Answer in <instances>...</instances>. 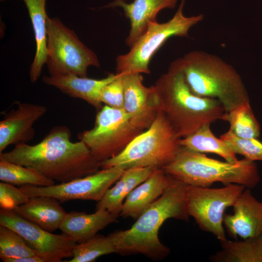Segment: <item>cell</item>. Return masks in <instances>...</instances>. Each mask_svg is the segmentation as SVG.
I'll return each instance as SVG.
<instances>
[{
  "label": "cell",
  "instance_id": "6da1fadb",
  "mask_svg": "<svg viewBox=\"0 0 262 262\" xmlns=\"http://www.w3.org/2000/svg\"><path fill=\"white\" fill-rule=\"evenodd\" d=\"M71 135L67 127L55 126L40 142L16 144L11 150L0 153V160L30 167L60 183L98 171L100 163L82 141H71Z\"/></svg>",
  "mask_w": 262,
  "mask_h": 262
},
{
  "label": "cell",
  "instance_id": "7a4b0ae2",
  "mask_svg": "<svg viewBox=\"0 0 262 262\" xmlns=\"http://www.w3.org/2000/svg\"><path fill=\"white\" fill-rule=\"evenodd\" d=\"M186 186L170 176L163 194L136 219L130 229L109 234L117 253L122 255L139 253L158 261L167 256L170 249L160 241L159 230L167 219L189 220Z\"/></svg>",
  "mask_w": 262,
  "mask_h": 262
},
{
  "label": "cell",
  "instance_id": "3957f363",
  "mask_svg": "<svg viewBox=\"0 0 262 262\" xmlns=\"http://www.w3.org/2000/svg\"><path fill=\"white\" fill-rule=\"evenodd\" d=\"M154 87L159 110L164 113L181 138L206 124L221 120L225 113L217 99L200 97L192 92L182 70L180 58L170 64Z\"/></svg>",
  "mask_w": 262,
  "mask_h": 262
},
{
  "label": "cell",
  "instance_id": "277c9868",
  "mask_svg": "<svg viewBox=\"0 0 262 262\" xmlns=\"http://www.w3.org/2000/svg\"><path fill=\"white\" fill-rule=\"evenodd\" d=\"M180 60L185 80L196 95L217 99L226 113L249 103L240 75L219 56L202 50H193Z\"/></svg>",
  "mask_w": 262,
  "mask_h": 262
},
{
  "label": "cell",
  "instance_id": "5b68a950",
  "mask_svg": "<svg viewBox=\"0 0 262 262\" xmlns=\"http://www.w3.org/2000/svg\"><path fill=\"white\" fill-rule=\"evenodd\" d=\"M162 169L172 178L196 186L210 187L219 182L252 189L260 180L255 162L245 158L234 163L223 162L182 146L175 159Z\"/></svg>",
  "mask_w": 262,
  "mask_h": 262
},
{
  "label": "cell",
  "instance_id": "8992f818",
  "mask_svg": "<svg viewBox=\"0 0 262 262\" xmlns=\"http://www.w3.org/2000/svg\"><path fill=\"white\" fill-rule=\"evenodd\" d=\"M181 139L164 113L159 110L150 126L136 136L119 154L101 162L100 168H163L177 156L181 147Z\"/></svg>",
  "mask_w": 262,
  "mask_h": 262
},
{
  "label": "cell",
  "instance_id": "52a82bcc",
  "mask_svg": "<svg viewBox=\"0 0 262 262\" xmlns=\"http://www.w3.org/2000/svg\"><path fill=\"white\" fill-rule=\"evenodd\" d=\"M184 2L185 0H181L174 16L167 22L148 23L146 31L131 47L130 50L116 58V73L149 74L148 65L151 58L168 38L188 36L190 29L201 21L203 16H185L183 14Z\"/></svg>",
  "mask_w": 262,
  "mask_h": 262
},
{
  "label": "cell",
  "instance_id": "ba28073f",
  "mask_svg": "<svg viewBox=\"0 0 262 262\" xmlns=\"http://www.w3.org/2000/svg\"><path fill=\"white\" fill-rule=\"evenodd\" d=\"M46 64L49 75L87 77L90 66L100 67L97 55L57 17H48Z\"/></svg>",
  "mask_w": 262,
  "mask_h": 262
},
{
  "label": "cell",
  "instance_id": "9c48e42d",
  "mask_svg": "<svg viewBox=\"0 0 262 262\" xmlns=\"http://www.w3.org/2000/svg\"><path fill=\"white\" fill-rule=\"evenodd\" d=\"M143 131L136 128L125 110L105 105L97 113L90 130L78 134L100 163L116 156Z\"/></svg>",
  "mask_w": 262,
  "mask_h": 262
},
{
  "label": "cell",
  "instance_id": "30bf717a",
  "mask_svg": "<svg viewBox=\"0 0 262 262\" xmlns=\"http://www.w3.org/2000/svg\"><path fill=\"white\" fill-rule=\"evenodd\" d=\"M246 189L242 185L230 183L219 188L187 185V207L190 216L200 229L212 233L218 240L226 238L223 218L226 209L233 206Z\"/></svg>",
  "mask_w": 262,
  "mask_h": 262
},
{
  "label": "cell",
  "instance_id": "8fae6325",
  "mask_svg": "<svg viewBox=\"0 0 262 262\" xmlns=\"http://www.w3.org/2000/svg\"><path fill=\"white\" fill-rule=\"evenodd\" d=\"M125 169L118 166L97 172L66 182L49 186L25 185L19 187L29 197L47 196L64 202L71 200L99 201L106 191L121 177Z\"/></svg>",
  "mask_w": 262,
  "mask_h": 262
},
{
  "label": "cell",
  "instance_id": "7c38bea8",
  "mask_svg": "<svg viewBox=\"0 0 262 262\" xmlns=\"http://www.w3.org/2000/svg\"><path fill=\"white\" fill-rule=\"evenodd\" d=\"M0 225L19 234L44 262H60L72 257L77 243L65 233L55 234L19 216L14 210L0 209Z\"/></svg>",
  "mask_w": 262,
  "mask_h": 262
},
{
  "label": "cell",
  "instance_id": "4fadbf2b",
  "mask_svg": "<svg viewBox=\"0 0 262 262\" xmlns=\"http://www.w3.org/2000/svg\"><path fill=\"white\" fill-rule=\"evenodd\" d=\"M119 74L124 89V109L132 124L144 131L153 122L159 111L154 85L145 86L140 73Z\"/></svg>",
  "mask_w": 262,
  "mask_h": 262
},
{
  "label": "cell",
  "instance_id": "5bb4252c",
  "mask_svg": "<svg viewBox=\"0 0 262 262\" xmlns=\"http://www.w3.org/2000/svg\"><path fill=\"white\" fill-rule=\"evenodd\" d=\"M47 112L44 105L18 102L0 122V153L9 145L27 143L35 135L33 125Z\"/></svg>",
  "mask_w": 262,
  "mask_h": 262
},
{
  "label": "cell",
  "instance_id": "9a60e30c",
  "mask_svg": "<svg viewBox=\"0 0 262 262\" xmlns=\"http://www.w3.org/2000/svg\"><path fill=\"white\" fill-rule=\"evenodd\" d=\"M233 213L225 214L223 225L229 236L237 240L253 238L262 235V201L245 189L233 205Z\"/></svg>",
  "mask_w": 262,
  "mask_h": 262
},
{
  "label": "cell",
  "instance_id": "2e32d148",
  "mask_svg": "<svg viewBox=\"0 0 262 262\" xmlns=\"http://www.w3.org/2000/svg\"><path fill=\"white\" fill-rule=\"evenodd\" d=\"M177 0H134L128 3L125 1L115 0L104 8L120 7L130 21V30L126 43L130 48L146 31L148 24L156 21L159 11L164 8L175 7Z\"/></svg>",
  "mask_w": 262,
  "mask_h": 262
},
{
  "label": "cell",
  "instance_id": "e0dca14e",
  "mask_svg": "<svg viewBox=\"0 0 262 262\" xmlns=\"http://www.w3.org/2000/svg\"><path fill=\"white\" fill-rule=\"evenodd\" d=\"M117 76V74L111 73L105 78L97 80L73 74L45 75L42 80L45 84L58 89L63 93L72 98L82 99L100 109L102 107L100 100L101 90Z\"/></svg>",
  "mask_w": 262,
  "mask_h": 262
},
{
  "label": "cell",
  "instance_id": "ac0fdd59",
  "mask_svg": "<svg viewBox=\"0 0 262 262\" xmlns=\"http://www.w3.org/2000/svg\"><path fill=\"white\" fill-rule=\"evenodd\" d=\"M170 180L162 168L156 169L127 196L119 216L136 219L163 194Z\"/></svg>",
  "mask_w": 262,
  "mask_h": 262
},
{
  "label": "cell",
  "instance_id": "d6986e66",
  "mask_svg": "<svg viewBox=\"0 0 262 262\" xmlns=\"http://www.w3.org/2000/svg\"><path fill=\"white\" fill-rule=\"evenodd\" d=\"M58 201L50 196H33L14 211L23 218L52 232L59 229L67 214Z\"/></svg>",
  "mask_w": 262,
  "mask_h": 262
},
{
  "label": "cell",
  "instance_id": "ffe728a7",
  "mask_svg": "<svg viewBox=\"0 0 262 262\" xmlns=\"http://www.w3.org/2000/svg\"><path fill=\"white\" fill-rule=\"evenodd\" d=\"M116 217L105 210H96L93 213L71 212L67 213L59 229L77 244L86 241L97 234Z\"/></svg>",
  "mask_w": 262,
  "mask_h": 262
},
{
  "label": "cell",
  "instance_id": "44dd1931",
  "mask_svg": "<svg viewBox=\"0 0 262 262\" xmlns=\"http://www.w3.org/2000/svg\"><path fill=\"white\" fill-rule=\"evenodd\" d=\"M28 11L34 34L36 51L29 71L30 81L34 82L39 78L47 57L48 18L46 0H22Z\"/></svg>",
  "mask_w": 262,
  "mask_h": 262
},
{
  "label": "cell",
  "instance_id": "7402d4cb",
  "mask_svg": "<svg viewBox=\"0 0 262 262\" xmlns=\"http://www.w3.org/2000/svg\"><path fill=\"white\" fill-rule=\"evenodd\" d=\"M209 124H206L192 134L180 139L182 147L200 153H212L225 161L234 163L238 160L229 145L212 132Z\"/></svg>",
  "mask_w": 262,
  "mask_h": 262
},
{
  "label": "cell",
  "instance_id": "603a6c76",
  "mask_svg": "<svg viewBox=\"0 0 262 262\" xmlns=\"http://www.w3.org/2000/svg\"><path fill=\"white\" fill-rule=\"evenodd\" d=\"M0 180L20 186H49L55 184L54 180L33 168L3 160H0Z\"/></svg>",
  "mask_w": 262,
  "mask_h": 262
},
{
  "label": "cell",
  "instance_id": "cb8c5ba5",
  "mask_svg": "<svg viewBox=\"0 0 262 262\" xmlns=\"http://www.w3.org/2000/svg\"><path fill=\"white\" fill-rule=\"evenodd\" d=\"M229 123V130L236 136L246 139L257 138L260 134V126L249 103L225 113L222 119Z\"/></svg>",
  "mask_w": 262,
  "mask_h": 262
},
{
  "label": "cell",
  "instance_id": "d4e9b609",
  "mask_svg": "<svg viewBox=\"0 0 262 262\" xmlns=\"http://www.w3.org/2000/svg\"><path fill=\"white\" fill-rule=\"evenodd\" d=\"M114 253H117V251L110 237L97 234L86 241L77 243L72 258L67 262H92L101 256Z\"/></svg>",
  "mask_w": 262,
  "mask_h": 262
},
{
  "label": "cell",
  "instance_id": "484cf974",
  "mask_svg": "<svg viewBox=\"0 0 262 262\" xmlns=\"http://www.w3.org/2000/svg\"><path fill=\"white\" fill-rule=\"evenodd\" d=\"M36 255L24 238L16 231L0 225V258L6 259Z\"/></svg>",
  "mask_w": 262,
  "mask_h": 262
},
{
  "label": "cell",
  "instance_id": "4316f807",
  "mask_svg": "<svg viewBox=\"0 0 262 262\" xmlns=\"http://www.w3.org/2000/svg\"><path fill=\"white\" fill-rule=\"evenodd\" d=\"M220 138L226 142L236 154L241 155L249 161H262V142L258 139L240 138L229 130L221 135Z\"/></svg>",
  "mask_w": 262,
  "mask_h": 262
},
{
  "label": "cell",
  "instance_id": "83f0119b",
  "mask_svg": "<svg viewBox=\"0 0 262 262\" xmlns=\"http://www.w3.org/2000/svg\"><path fill=\"white\" fill-rule=\"evenodd\" d=\"M129 194L125 178L123 175L109 188L101 199L96 204V210L103 209L117 218L119 216L124 200Z\"/></svg>",
  "mask_w": 262,
  "mask_h": 262
},
{
  "label": "cell",
  "instance_id": "f1b7e54d",
  "mask_svg": "<svg viewBox=\"0 0 262 262\" xmlns=\"http://www.w3.org/2000/svg\"><path fill=\"white\" fill-rule=\"evenodd\" d=\"M100 100L102 103L112 108L124 109V95L121 74H117L115 80L104 86L100 92Z\"/></svg>",
  "mask_w": 262,
  "mask_h": 262
},
{
  "label": "cell",
  "instance_id": "f546056e",
  "mask_svg": "<svg viewBox=\"0 0 262 262\" xmlns=\"http://www.w3.org/2000/svg\"><path fill=\"white\" fill-rule=\"evenodd\" d=\"M30 197L20 188L1 181L0 183V207L1 209L14 210L25 203Z\"/></svg>",
  "mask_w": 262,
  "mask_h": 262
},
{
  "label": "cell",
  "instance_id": "4dcf8cb0",
  "mask_svg": "<svg viewBox=\"0 0 262 262\" xmlns=\"http://www.w3.org/2000/svg\"><path fill=\"white\" fill-rule=\"evenodd\" d=\"M4 262H44V261L37 255L32 256L22 257L18 258H11L6 259Z\"/></svg>",
  "mask_w": 262,
  "mask_h": 262
},
{
  "label": "cell",
  "instance_id": "1f68e13d",
  "mask_svg": "<svg viewBox=\"0 0 262 262\" xmlns=\"http://www.w3.org/2000/svg\"><path fill=\"white\" fill-rule=\"evenodd\" d=\"M120 0L125 1L126 0Z\"/></svg>",
  "mask_w": 262,
  "mask_h": 262
}]
</instances>
